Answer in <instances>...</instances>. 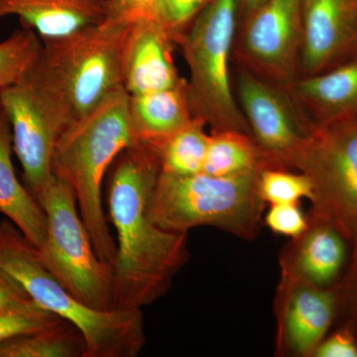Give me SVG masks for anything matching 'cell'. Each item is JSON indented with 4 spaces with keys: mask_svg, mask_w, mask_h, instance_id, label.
Returning <instances> with one entry per match:
<instances>
[{
    "mask_svg": "<svg viewBox=\"0 0 357 357\" xmlns=\"http://www.w3.org/2000/svg\"><path fill=\"white\" fill-rule=\"evenodd\" d=\"M112 165L107 204L117 236L114 309L141 310L168 291L187 262V234L160 229L148 215L161 173L153 145L136 141Z\"/></svg>",
    "mask_w": 357,
    "mask_h": 357,
    "instance_id": "cell-1",
    "label": "cell"
},
{
    "mask_svg": "<svg viewBox=\"0 0 357 357\" xmlns=\"http://www.w3.org/2000/svg\"><path fill=\"white\" fill-rule=\"evenodd\" d=\"M131 25L100 24L42 43L20 77L59 136L123 86V50Z\"/></svg>",
    "mask_w": 357,
    "mask_h": 357,
    "instance_id": "cell-2",
    "label": "cell"
},
{
    "mask_svg": "<svg viewBox=\"0 0 357 357\" xmlns=\"http://www.w3.org/2000/svg\"><path fill=\"white\" fill-rule=\"evenodd\" d=\"M128 100L124 86L116 89L59 136L52 156V173L72 188L96 255L112 266L116 243L103 211L102 183L115 159L136 142Z\"/></svg>",
    "mask_w": 357,
    "mask_h": 357,
    "instance_id": "cell-3",
    "label": "cell"
},
{
    "mask_svg": "<svg viewBox=\"0 0 357 357\" xmlns=\"http://www.w3.org/2000/svg\"><path fill=\"white\" fill-rule=\"evenodd\" d=\"M0 271L38 306L79 328L84 357H135L144 347L141 310L98 311L82 304L44 266L37 248L13 222H0Z\"/></svg>",
    "mask_w": 357,
    "mask_h": 357,
    "instance_id": "cell-4",
    "label": "cell"
},
{
    "mask_svg": "<svg viewBox=\"0 0 357 357\" xmlns=\"http://www.w3.org/2000/svg\"><path fill=\"white\" fill-rule=\"evenodd\" d=\"M259 170L229 177L204 172L190 176L160 173L148 215L160 229L184 232L213 227L243 237L255 236L261 213Z\"/></svg>",
    "mask_w": 357,
    "mask_h": 357,
    "instance_id": "cell-5",
    "label": "cell"
},
{
    "mask_svg": "<svg viewBox=\"0 0 357 357\" xmlns=\"http://www.w3.org/2000/svg\"><path fill=\"white\" fill-rule=\"evenodd\" d=\"M241 0H211L176 40L190 70L192 117L213 130H250L231 86L230 58ZM251 136V135H250Z\"/></svg>",
    "mask_w": 357,
    "mask_h": 357,
    "instance_id": "cell-6",
    "label": "cell"
},
{
    "mask_svg": "<svg viewBox=\"0 0 357 357\" xmlns=\"http://www.w3.org/2000/svg\"><path fill=\"white\" fill-rule=\"evenodd\" d=\"M47 218L44 266L82 304L98 311L114 309V269L96 255L72 188L52 175L34 195Z\"/></svg>",
    "mask_w": 357,
    "mask_h": 357,
    "instance_id": "cell-7",
    "label": "cell"
},
{
    "mask_svg": "<svg viewBox=\"0 0 357 357\" xmlns=\"http://www.w3.org/2000/svg\"><path fill=\"white\" fill-rule=\"evenodd\" d=\"M297 169L311 181L326 225L357 238V117L314 124Z\"/></svg>",
    "mask_w": 357,
    "mask_h": 357,
    "instance_id": "cell-8",
    "label": "cell"
},
{
    "mask_svg": "<svg viewBox=\"0 0 357 357\" xmlns=\"http://www.w3.org/2000/svg\"><path fill=\"white\" fill-rule=\"evenodd\" d=\"M236 84L237 103L264 167L297 169L314 124L287 89L277 88L243 68Z\"/></svg>",
    "mask_w": 357,
    "mask_h": 357,
    "instance_id": "cell-9",
    "label": "cell"
},
{
    "mask_svg": "<svg viewBox=\"0 0 357 357\" xmlns=\"http://www.w3.org/2000/svg\"><path fill=\"white\" fill-rule=\"evenodd\" d=\"M248 15L236 49L241 68L288 91L300 77L302 0H266Z\"/></svg>",
    "mask_w": 357,
    "mask_h": 357,
    "instance_id": "cell-10",
    "label": "cell"
},
{
    "mask_svg": "<svg viewBox=\"0 0 357 357\" xmlns=\"http://www.w3.org/2000/svg\"><path fill=\"white\" fill-rule=\"evenodd\" d=\"M357 56V0H302L300 77Z\"/></svg>",
    "mask_w": 357,
    "mask_h": 357,
    "instance_id": "cell-11",
    "label": "cell"
},
{
    "mask_svg": "<svg viewBox=\"0 0 357 357\" xmlns=\"http://www.w3.org/2000/svg\"><path fill=\"white\" fill-rule=\"evenodd\" d=\"M0 107L10 122L13 149L33 196L52 177V156L58 134L30 89L18 79L0 89Z\"/></svg>",
    "mask_w": 357,
    "mask_h": 357,
    "instance_id": "cell-12",
    "label": "cell"
},
{
    "mask_svg": "<svg viewBox=\"0 0 357 357\" xmlns=\"http://www.w3.org/2000/svg\"><path fill=\"white\" fill-rule=\"evenodd\" d=\"M173 43L157 20H141L130 26L122 64L123 86L129 95L172 89L185 81L173 61Z\"/></svg>",
    "mask_w": 357,
    "mask_h": 357,
    "instance_id": "cell-13",
    "label": "cell"
},
{
    "mask_svg": "<svg viewBox=\"0 0 357 357\" xmlns=\"http://www.w3.org/2000/svg\"><path fill=\"white\" fill-rule=\"evenodd\" d=\"M105 15V0H0V20L20 18L42 41L100 24Z\"/></svg>",
    "mask_w": 357,
    "mask_h": 357,
    "instance_id": "cell-14",
    "label": "cell"
},
{
    "mask_svg": "<svg viewBox=\"0 0 357 357\" xmlns=\"http://www.w3.org/2000/svg\"><path fill=\"white\" fill-rule=\"evenodd\" d=\"M312 124L357 117V56L337 67L299 77L288 89Z\"/></svg>",
    "mask_w": 357,
    "mask_h": 357,
    "instance_id": "cell-15",
    "label": "cell"
},
{
    "mask_svg": "<svg viewBox=\"0 0 357 357\" xmlns=\"http://www.w3.org/2000/svg\"><path fill=\"white\" fill-rule=\"evenodd\" d=\"M129 119L136 141L160 142L191 123L187 81L175 88L129 95Z\"/></svg>",
    "mask_w": 357,
    "mask_h": 357,
    "instance_id": "cell-16",
    "label": "cell"
},
{
    "mask_svg": "<svg viewBox=\"0 0 357 357\" xmlns=\"http://www.w3.org/2000/svg\"><path fill=\"white\" fill-rule=\"evenodd\" d=\"M10 122L0 107V213L22 232L37 249L43 245L47 218L38 201L23 187L15 175L13 161Z\"/></svg>",
    "mask_w": 357,
    "mask_h": 357,
    "instance_id": "cell-17",
    "label": "cell"
},
{
    "mask_svg": "<svg viewBox=\"0 0 357 357\" xmlns=\"http://www.w3.org/2000/svg\"><path fill=\"white\" fill-rule=\"evenodd\" d=\"M335 298L318 286L300 289L289 304L286 332L289 344L301 354H314L332 324Z\"/></svg>",
    "mask_w": 357,
    "mask_h": 357,
    "instance_id": "cell-18",
    "label": "cell"
},
{
    "mask_svg": "<svg viewBox=\"0 0 357 357\" xmlns=\"http://www.w3.org/2000/svg\"><path fill=\"white\" fill-rule=\"evenodd\" d=\"M262 167L261 152L249 134L237 130L211 131L204 173L229 177L255 172Z\"/></svg>",
    "mask_w": 357,
    "mask_h": 357,
    "instance_id": "cell-19",
    "label": "cell"
},
{
    "mask_svg": "<svg viewBox=\"0 0 357 357\" xmlns=\"http://www.w3.org/2000/svg\"><path fill=\"white\" fill-rule=\"evenodd\" d=\"M86 342L67 321L0 344V357H84Z\"/></svg>",
    "mask_w": 357,
    "mask_h": 357,
    "instance_id": "cell-20",
    "label": "cell"
},
{
    "mask_svg": "<svg viewBox=\"0 0 357 357\" xmlns=\"http://www.w3.org/2000/svg\"><path fill=\"white\" fill-rule=\"evenodd\" d=\"M206 124L199 119L160 142L153 143L158 154L161 172L175 176H190L204 171L210 135Z\"/></svg>",
    "mask_w": 357,
    "mask_h": 357,
    "instance_id": "cell-21",
    "label": "cell"
},
{
    "mask_svg": "<svg viewBox=\"0 0 357 357\" xmlns=\"http://www.w3.org/2000/svg\"><path fill=\"white\" fill-rule=\"evenodd\" d=\"M298 258L301 272L312 285L330 284L344 265V236L330 225L317 227L305 239Z\"/></svg>",
    "mask_w": 357,
    "mask_h": 357,
    "instance_id": "cell-22",
    "label": "cell"
},
{
    "mask_svg": "<svg viewBox=\"0 0 357 357\" xmlns=\"http://www.w3.org/2000/svg\"><path fill=\"white\" fill-rule=\"evenodd\" d=\"M257 188L261 201L271 204H298L301 199L312 201L314 198L310 178L286 169L262 167L258 173Z\"/></svg>",
    "mask_w": 357,
    "mask_h": 357,
    "instance_id": "cell-23",
    "label": "cell"
},
{
    "mask_svg": "<svg viewBox=\"0 0 357 357\" xmlns=\"http://www.w3.org/2000/svg\"><path fill=\"white\" fill-rule=\"evenodd\" d=\"M41 47L38 35L24 27L0 42V89L20 79Z\"/></svg>",
    "mask_w": 357,
    "mask_h": 357,
    "instance_id": "cell-24",
    "label": "cell"
},
{
    "mask_svg": "<svg viewBox=\"0 0 357 357\" xmlns=\"http://www.w3.org/2000/svg\"><path fill=\"white\" fill-rule=\"evenodd\" d=\"M62 321L65 319L38 306L32 300L4 307L0 310V344L58 325Z\"/></svg>",
    "mask_w": 357,
    "mask_h": 357,
    "instance_id": "cell-25",
    "label": "cell"
},
{
    "mask_svg": "<svg viewBox=\"0 0 357 357\" xmlns=\"http://www.w3.org/2000/svg\"><path fill=\"white\" fill-rule=\"evenodd\" d=\"M211 0H160L156 20L174 43Z\"/></svg>",
    "mask_w": 357,
    "mask_h": 357,
    "instance_id": "cell-26",
    "label": "cell"
},
{
    "mask_svg": "<svg viewBox=\"0 0 357 357\" xmlns=\"http://www.w3.org/2000/svg\"><path fill=\"white\" fill-rule=\"evenodd\" d=\"M160 0H105L103 22L132 25L141 20H156Z\"/></svg>",
    "mask_w": 357,
    "mask_h": 357,
    "instance_id": "cell-27",
    "label": "cell"
},
{
    "mask_svg": "<svg viewBox=\"0 0 357 357\" xmlns=\"http://www.w3.org/2000/svg\"><path fill=\"white\" fill-rule=\"evenodd\" d=\"M265 222L275 234L284 236L299 237L307 229V218L298 204H271Z\"/></svg>",
    "mask_w": 357,
    "mask_h": 357,
    "instance_id": "cell-28",
    "label": "cell"
},
{
    "mask_svg": "<svg viewBox=\"0 0 357 357\" xmlns=\"http://www.w3.org/2000/svg\"><path fill=\"white\" fill-rule=\"evenodd\" d=\"M314 356L318 357H357V344L349 333H335L332 337L321 340Z\"/></svg>",
    "mask_w": 357,
    "mask_h": 357,
    "instance_id": "cell-29",
    "label": "cell"
},
{
    "mask_svg": "<svg viewBox=\"0 0 357 357\" xmlns=\"http://www.w3.org/2000/svg\"><path fill=\"white\" fill-rule=\"evenodd\" d=\"M28 300L31 299L25 291L10 277L0 271V310Z\"/></svg>",
    "mask_w": 357,
    "mask_h": 357,
    "instance_id": "cell-30",
    "label": "cell"
},
{
    "mask_svg": "<svg viewBox=\"0 0 357 357\" xmlns=\"http://www.w3.org/2000/svg\"><path fill=\"white\" fill-rule=\"evenodd\" d=\"M266 0H241L243 3L244 8L248 10V13H252L253 10L261 6Z\"/></svg>",
    "mask_w": 357,
    "mask_h": 357,
    "instance_id": "cell-31",
    "label": "cell"
}]
</instances>
